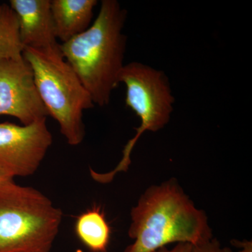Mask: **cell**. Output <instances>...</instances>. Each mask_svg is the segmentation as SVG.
Returning a JSON list of instances; mask_svg holds the SVG:
<instances>
[{"label":"cell","instance_id":"obj_1","mask_svg":"<svg viewBox=\"0 0 252 252\" xmlns=\"http://www.w3.org/2000/svg\"><path fill=\"white\" fill-rule=\"evenodd\" d=\"M127 11L117 0H103L90 27L61 44L63 59L77 74L94 105L110 102L124 68L127 36L123 30Z\"/></svg>","mask_w":252,"mask_h":252},{"label":"cell","instance_id":"obj_2","mask_svg":"<svg viewBox=\"0 0 252 252\" xmlns=\"http://www.w3.org/2000/svg\"><path fill=\"white\" fill-rule=\"evenodd\" d=\"M124 252H154L170 243L192 245L212 238L207 217L194 205L175 180L147 189L130 212Z\"/></svg>","mask_w":252,"mask_h":252},{"label":"cell","instance_id":"obj_3","mask_svg":"<svg viewBox=\"0 0 252 252\" xmlns=\"http://www.w3.org/2000/svg\"><path fill=\"white\" fill-rule=\"evenodd\" d=\"M62 219L39 190L10 184L0 189V252H50Z\"/></svg>","mask_w":252,"mask_h":252},{"label":"cell","instance_id":"obj_4","mask_svg":"<svg viewBox=\"0 0 252 252\" xmlns=\"http://www.w3.org/2000/svg\"><path fill=\"white\" fill-rule=\"evenodd\" d=\"M23 56L32 70L36 89L49 116L59 124L69 145H79L85 137L83 114L94 107L89 92L62 54L25 48Z\"/></svg>","mask_w":252,"mask_h":252},{"label":"cell","instance_id":"obj_5","mask_svg":"<svg viewBox=\"0 0 252 252\" xmlns=\"http://www.w3.org/2000/svg\"><path fill=\"white\" fill-rule=\"evenodd\" d=\"M119 83L126 86V105L135 113L140 125L136 128L135 135L126 144L122 160L114 170L102 174L91 170L93 179L102 184L112 182L119 172L127 171L131 153L137 141L146 131L157 132L168 124L175 102L165 73L144 63L125 64Z\"/></svg>","mask_w":252,"mask_h":252},{"label":"cell","instance_id":"obj_6","mask_svg":"<svg viewBox=\"0 0 252 252\" xmlns=\"http://www.w3.org/2000/svg\"><path fill=\"white\" fill-rule=\"evenodd\" d=\"M52 144L46 119L27 126L0 123V168L14 177L33 175Z\"/></svg>","mask_w":252,"mask_h":252},{"label":"cell","instance_id":"obj_7","mask_svg":"<svg viewBox=\"0 0 252 252\" xmlns=\"http://www.w3.org/2000/svg\"><path fill=\"white\" fill-rule=\"evenodd\" d=\"M0 116L16 118L25 126L49 117L23 56L0 61Z\"/></svg>","mask_w":252,"mask_h":252},{"label":"cell","instance_id":"obj_8","mask_svg":"<svg viewBox=\"0 0 252 252\" xmlns=\"http://www.w3.org/2000/svg\"><path fill=\"white\" fill-rule=\"evenodd\" d=\"M17 16L20 36L25 48L51 54H61L55 34L51 0H11Z\"/></svg>","mask_w":252,"mask_h":252},{"label":"cell","instance_id":"obj_9","mask_svg":"<svg viewBox=\"0 0 252 252\" xmlns=\"http://www.w3.org/2000/svg\"><path fill=\"white\" fill-rule=\"evenodd\" d=\"M96 0H51L56 38L61 44L85 32L91 24Z\"/></svg>","mask_w":252,"mask_h":252},{"label":"cell","instance_id":"obj_10","mask_svg":"<svg viewBox=\"0 0 252 252\" xmlns=\"http://www.w3.org/2000/svg\"><path fill=\"white\" fill-rule=\"evenodd\" d=\"M74 229L79 240L91 252H107L111 229L104 212L99 207H93L79 215Z\"/></svg>","mask_w":252,"mask_h":252},{"label":"cell","instance_id":"obj_11","mask_svg":"<svg viewBox=\"0 0 252 252\" xmlns=\"http://www.w3.org/2000/svg\"><path fill=\"white\" fill-rule=\"evenodd\" d=\"M17 16L9 4H0V61L23 57Z\"/></svg>","mask_w":252,"mask_h":252},{"label":"cell","instance_id":"obj_12","mask_svg":"<svg viewBox=\"0 0 252 252\" xmlns=\"http://www.w3.org/2000/svg\"><path fill=\"white\" fill-rule=\"evenodd\" d=\"M192 252H232L228 248H223L216 239H210L193 245Z\"/></svg>","mask_w":252,"mask_h":252},{"label":"cell","instance_id":"obj_13","mask_svg":"<svg viewBox=\"0 0 252 252\" xmlns=\"http://www.w3.org/2000/svg\"><path fill=\"white\" fill-rule=\"evenodd\" d=\"M193 245L189 243H177L171 250L167 248L159 249L154 252H192Z\"/></svg>","mask_w":252,"mask_h":252},{"label":"cell","instance_id":"obj_14","mask_svg":"<svg viewBox=\"0 0 252 252\" xmlns=\"http://www.w3.org/2000/svg\"><path fill=\"white\" fill-rule=\"evenodd\" d=\"M14 182V177L3 169L0 168V189Z\"/></svg>","mask_w":252,"mask_h":252},{"label":"cell","instance_id":"obj_15","mask_svg":"<svg viewBox=\"0 0 252 252\" xmlns=\"http://www.w3.org/2000/svg\"><path fill=\"white\" fill-rule=\"evenodd\" d=\"M242 250L239 252H252V243L247 242V243H243L241 245Z\"/></svg>","mask_w":252,"mask_h":252}]
</instances>
